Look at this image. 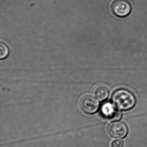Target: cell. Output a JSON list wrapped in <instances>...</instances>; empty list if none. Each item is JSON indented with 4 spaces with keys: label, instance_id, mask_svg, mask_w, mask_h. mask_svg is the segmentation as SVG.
<instances>
[{
    "label": "cell",
    "instance_id": "cell-1",
    "mask_svg": "<svg viewBox=\"0 0 147 147\" xmlns=\"http://www.w3.org/2000/svg\"><path fill=\"white\" fill-rule=\"evenodd\" d=\"M113 104L120 110L128 111L134 107L136 98L131 92L126 89H120L115 91L112 97Z\"/></svg>",
    "mask_w": 147,
    "mask_h": 147
},
{
    "label": "cell",
    "instance_id": "cell-3",
    "mask_svg": "<svg viewBox=\"0 0 147 147\" xmlns=\"http://www.w3.org/2000/svg\"><path fill=\"white\" fill-rule=\"evenodd\" d=\"M102 116L107 119L117 121L121 118V113L116 106L110 102H106L102 105L100 109Z\"/></svg>",
    "mask_w": 147,
    "mask_h": 147
},
{
    "label": "cell",
    "instance_id": "cell-5",
    "mask_svg": "<svg viewBox=\"0 0 147 147\" xmlns=\"http://www.w3.org/2000/svg\"><path fill=\"white\" fill-rule=\"evenodd\" d=\"M80 106L82 110L86 113L93 114L98 109L99 104L94 97L90 95H86L81 100Z\"/></svg>",
    "mask_w": 147,
    "mask_h": 147
},
{
    "label": "cell",
    "instance_id": "cell-6",
    "mask_svg": "<svg viewBox=\"0 0 147 147\" xmlns=\"http://www.w3.org/2000/svg\"><path fill=\"white\" fill-rule=\"evenodd\" d=\"M93 93L96 99L102 101L107 98L109 92L107 88L105 86L99 85L94 88Z\"/></svg>",
    "mask_w": 147,
    "mask_h": 147
},
{
    "label": "cell",
    "instance_id": "cell-4",
    "mask_svg": "<svg viewBox=\"0 0 147 147\" xmlns=\"http://www.w3.org/2000/svg\"><path fill=\"white\" fill-rule=\"evenodd\" d=\"M108 134L112 137L116 138H124L128 133L126 125L121 122H114L110 123L107 127Z\"/></svg>",
    "mask_w": 147,
    "mask_h": 147
},
{
    "label": "cell",
    "instance_id": "cell-7",
    "mask_svg": "<svg viewBox=\"0 0 147 147\" xmlns=\"http://www.w3.org/2000/svg\"><path fill=\"white\" fill-rule=\"evenodd\" d=\"M9 53L8 47L5 44L1 43L0 44V58L4 59L5 58Z\"/></svg>",
    "mask_w": 147,
    "mask_h": 147
},
{
    "label": "cell",
    "instance_id": "cell-2",
    "mask_svg": "<svg viewBox=\"0 0 147 147\" xmlns=\"http://www.w3.org/2000/svg\"><path fill=\"white\" fill-rule=\"evenodd\" d=\"M113 14L120 18H125L131 11V6L126 0H115L111 6Z\"/></svg>",
    "mask_w": 147,
    "mask_h": 147
},
{
    "label": "cell",
    "instance_id": "cell-8",
    "mask_svg": "<svg viewBox=\"0 0 147 147\" xmlns=\"http://www.w3.org/2000/svg\"><path fill=\"white\" fill-rule=\"evenodd\" d=\"M123 142L122 140L116 139L113 140L111 144V147H123Z\"/></svg>",
    "mask_w": 147,
    "mask_h": 147
}]
</instances>
